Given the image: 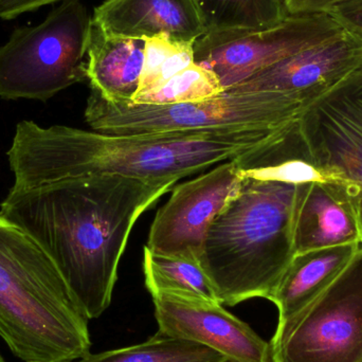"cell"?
Here are the masks:
<instances>
[{
  "instance_id": "cell-14",
  "label": "cell",
  "mask_w": 362,
  "mask_h": 362,
  "mask_svg": "<svg viewBox=\"0 0 362 362\" xmlns=\"http://www.w3.org/2000/svg\"><path fill=\"white\" fill-rule=\"evenodd\" d=\"M93 23L108 36H167L194 44L206 34L193 0H105L95 8Z\"/></svg>"
},
{
  "instance_id": "cell-7",
  "label": "cell",
  "mask_w": 362,
  "mask_h": 362,
  "mask_svg": "<svg viewBox=\"0 0 362 362\" xmlns=\"http://www.w3.org/2000/svg\"><path fill=\"white\" fill-rule=\"evenodd\" d=\"M270 362H362V247L310 303L279 321Z\"/></svg>"
},
{
  "instance_id": "cell-12",
  "label": "cell",
  "mask_w": 362,
  "mask_h": 362,
  "mask_svg": "<svg viewBox=\"0 0 362 362\" xmlns=\"http://www.w3.org/2000/svg\"><path fill=\"white\" fill-rule=\"evenodd\" d=\"M158 333L216 351L228 362H270V344L216 301L158 293L153 296Z\"/></svg>"
},
{
  "instance_id": "cell-9",
  "label": "cell",
  "mask_w": 362,
  "mask_h": 362,
  "mask_svg": "<svg viewBox=\"0 0 362 362\" xmlns=\"http://www.w3.org/2000/svg\"><path fill=\"white\" fill-rule=\"evenodd\" d=\"M242 183L238 160L233 159L176 185L157 212L144 247L155 255L199 261L209 227Z\"/></svg>"
},
{
  "instance_id": "cell-24",
  "label": "cell",
  "mask_w": 362,
  "mask_h": 362,
  "mask_svg": "<svg viewBox=\"0 0 362 362\" xmlns=\"http://www.w3.org/2000/svg\"><path fill=\"white\" fill-rule=\"evenodd\" d=\"M344 0H284L289 15L327 13Z\"/></svg>"
},
{
  "instance_id": "cell-18",
  "label": "cell",
  "mask_w": 362,
  "mask_h": 362,
  "mask_svg": "<svg viewBox=\"0 0 362 362\" xmlns=\"http://www.w3.org/2000/svg\"><path fill=\"white\" fill-rule=\"evenodd\" d=\"M144 274L151 295L174 293L219 302L198 259L155 255L144 249Z\"/></svg>"
},
{
  "instance_id": "cell-1",
  "label": "cell",
  "mask_w": 362,
  "mask_h": 362,
  "mask_svg": "<svg viewBox=\"0 0 362 362\" xmlns=\"http://www.w3.org/2000/svg\"><path fill=\"white\" fill-rule=\"evenodd\" d=\"M6 155L14 183L0 214L50 255L85 316L99 318L136 223L177 181L64 175Z\"/></svg>"
},
{
  "instance_id": "cell-8",
  "label": "cell",
  "mask_w": 362,
  "mask_h": 362,
  "mask_svg": "<svg viewBox=\"0 0 362 362\" xmlns=\"http://www.w3.org/2000/svg\"><path fill=\"white\" fill-rule=\"evenodd\" d=\"M344 31L329 13L288 15L266 29L206 33L194 42V59L216 74L227 90Z\"/></svg>"
},
{
  "instance_id": "cell-25",
  "label": "cell",
  "mask_w": 362,
  "mask_h": 362,
  "mask_svg": "<svg viewBox=\"0 0 362 362\" xmlns=\"http://www.w3.org/2000/svg\"><path fill=\"white\" fill-rule=\"evenodd\" d=\"M357 210H358L359 223L362 232V187H358L357 191Z\"/></svg>"
},
{
  "instance_id": "cell-22",
  "label": "cell",
  "mask_w": 362,
  "mask_h": 362,
  "mask_svg": "<svg viewBox=\"0 0 362 362\" xmlns=\"http://www.w3.org/2000/svg\"><path fill=\"white\" fill-rule=\"evenodd\" d=\"M327 13L344 31L362 40V0H344Z\"/></svg>"
},
{
  "instance_id": "cell-15",
  "label": "cell",
  "mask_w": 362,
  "mask_h": 362,
  "mask_svg": "<svg viewBox=\"0 0 362 362\" xmlns=\"http://www.w3.org/2000/svg\"><path fill=\"white\" fill-rule=\"evenodd\" d=\"M146 40L108 36L91 21L87 80L112 103H131L139 87Z\"/></svg>"
},
{
  "instance_id": "cell-21",
  "label": "cell",
  "mask_w": 362,
  "mask_h": 362,
  "mask_svg": "<svg viewBox=\"0 0 362 362\" xmlns=\"http://www.w3.org/2000/svg\"><path fill=\"white\" fill-rule=\"evenodd\" d=\"M144 40V68L136 95L158 87L195 63L194 44L175 42L167 36Z\"/></svg>"
},
{
  "instance_id": "cell-16",
  "label": "cell",
  "mask_w": 362,
  "mask_h": 362,
  "mask_svg": "<svg viewBox=\"0 0 362 362\" xmlns=\"http://www.w3.org/2000/svg\"><path fill=\"white\" fill-rule=\"evenodd\" d=\"M359 248L361 244H346L296 253L269 300L278 308L279 321L301 310L329 287Z\"/></svg>"
},
{
  "instance_id": "cell-13",
  "label": "cell",
  "mask_w": 362,
  "mask_h": 362,
  "mask_svg": "<svg viewBox=\"0 0 362 362\" xmlns=\"http://www.w3.org/2000/svg\"><path fill=\"white\" fill-rule=\"evenodd\" d=\"M358 187L339 180H317L308 185L298 206L296 253L362 244Z\"/></svg>"
},
{
  "instance_id": "cell-20",
  "label": "cell",
  "mask_w": 362,
  "mask_h": 362,
  "mask_svg": "<svg viewBox=\"0 0 362 362\" xmlns=\"http://www.w3.org/2000/svg\"><path fill=\"white\" fill-rule=\"evenodd\" d=\"M223 91L225 89L221 86L216 74L194 63L158 87L146 93H138L131 103L137 105L189 103L211 99Z\"/></svg>"
},
{
  "instance_id": "cell-26",
  "label": "cell",
  "mask_w": 362,
  "mask_h": 362,
  "mask_svg": "<svg viewBox=\"0 0 362 362\" xmlns=\"http://www.w3.org/2000/svg\"><path fill=\"white\" fill-rule=\"evenodd\" d=\"M0 362H6V361L4 359V357L1 356V354H0Z\"/></svg>"
},
{
  "instance_id": "cell-4",
  "label": "cell",
  "mask_w": 362,
  "mask_h": 362,
  "mask_svg": "<svg viewBox=\"0 0 362 362\" xmlns=\"http://www.w3.org/2000/svg\"><path fill=\"white\" fill-rule=\"evenodd\" d=\"M89 319L50 255L0 214V337L25 362L90 353Z\"/></svg>"
},
{
  "instance_id": "cell-11",
  "label": "cell",
  "mask_w": 362,
  "mask_h": 362,
  "mask_svg": "<svg viewBox=\"0 0 362 362\" xmlns=\"http://www.w3.org/2000/svg\"><path fill=\"white\" fill-rule=\"evenodd\" d=\"M361 67L362 40L344 31L257 72L227 91L282 93L305 112Z\"/></svg>"
},
{
  "instance_id": "cell-2",
  "label": "cell",
  "mask_w": 362,
  "mask_h": 362,
  "mask_svg": "<svg viewBox=\"0 0 362 362\" xmlns=\"http://www.w3.org/2000/svg\"><path fill=\"white\" fill-rule=\"evenodd\" d=\"M236 160L242 187L209 227L199 259L219 303L228 306L270 300L296 255L302 195L327 178L296 132Z\"/></svg>"
},
{
  "instance_id": "cell-19",
  "label": "cell",
  "mask_w": 362,
  "mask_h": 362,
  "mask_svg": "<svg viewBox=\"0 0 362 362\" xmlns=\"http://www.w3.org/2000/svg\"><path fill=\"white\" fill-rule=\"evenodd\" d=\"M72 362H228L216 351L189 340L154 336L135 346L86 355Z\"/></svg>"
},
{
  "instance_id": "cell-17",
  "label": "cell",
  "mask_w": 362,
  "mask_h": 362,
  "mask_svg": "<svg viewBox=\"0 0 362 362\" xmlns=\"http://www.w3.org/2000/svg\"><path fill=\"white\" fill-rule=\"evenodd\" d=\"M206 33L262 30L287 16L284 0H193Z\"/></svg>"
},
{
  "instance_id": "cell-23",
  "label": "cell",
  "mask_w": 362,
  "mask_h": 362,
  "mask_svg": "<svg viewBox=\"0 0 362 362\" xmlns=\"http://www.w3.org/2000/svg\"><path fill=\"white\" fill-rule=\"evenodd\" d=\"M57 1L65 0H0V18L10 21L23 13L31 12Z\"/></svg>"
},
{
  "instance_id": "cell-5",
  "label": "cell",
  "mask_w": 362,
  "mask_h": 362,
  "mask_svg": "<svg viewBox=\"0 0 362 362\" xmlns=\"http://www.w3.org/2000/svg\"><path fill=\"white\" fill-rule=\"evenodd\" d=\"M303 110L279 93H232L204 101L151 105L112 103L91 89L85 120L108 135L206 132L240 127H281L299 120Z\"/></svg>"
},
{
  "instance_id": "cell-3",
  "label": "cell",
  "mask_w": 362,
  "mask_h": 362,
  "mask_svg": "<svg viewBox=\"0 0 362 362\" xmlns=\"http://www.w3.org/2000/svg\"><path fill=\"white\" fill-rule=\"evenodd\" d=\"M289 124L118 136L25 120L8 153L64 175L178 181L262 148Z\"/></svg>"
},
{
  "instance_id": "cell-6",
  "label": "cell",
  "mask_w": 362,
  "mask_h": 362,
  "mask_svg": "<svg viewBox=\"0 0 362 362\" xmlns=\"http://www.w3.org/2000/svg\"><path fill=\"white\" fill-rule=\"evenodd\" d=\"M91 17L65 0L36 27L19 28L0 48V98L48 101L87 80Z\"/></svg>"
},
{
  "instance_id": "cell-10",
  "label": "cell",
  "mask_w": 362,
  "mask_h": 362,
  "mask_svg": "<svg viewBox=\"0 0 362 362\" xmlns=\"http://www.w3.org/2000/svg\"><path fill=\"white\" fill-rule=\"evenodd\" d=\"M298 124L322 173L362 187V67L316 100Z\"/></svg>"
}]
</instances>
